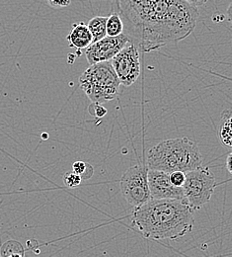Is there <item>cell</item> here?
Segmentation results:
<instances>
[{"label":"cell","instance_id":"cell-1","mask_svg":"<svg viewBox=\"0 0 232 257\" xmlns=\"http://www.w3.org/2000/svg\"><path fill=\"white\" fill-rule=\"evenodd\" d=\"M114 4L143 53L186 39L194 32L199 18V9L190 0H126Z\"/></svg>","mask_w":232,"mask_h":257},{"label":"cell","instance_id":"cell-2","mask_svg":"<svg viewBox=\"0 0 232 257\" xmlns=\"http://www.w3.org/2000/svg\"><path fill=\"white\" fill-rule=\"evenodd\" d=\"M133 225L149 239L175 240L191 232L194 211L185 200H152L135 208Z\"/></svg>","mask_w":232,"mask_h":257},{"label":"cell","instance_id":"cell-3","mask_svg":"<svg viewBox=\"0 0 232 257\" xmlns=\"http://www.w3.org/2000/svg\"><path fill=\"white\" fill-rule=\"evenodd\" d=\"M202 156L196 142L187 137L168 139L150 148L146 156L148 169L168 174L187 173L202 166Z\"/></svg>","mask_w":232,"mask_h":257},{"label":"cell","instance_id":"cell-4","mask_svg":"<svg viewBox=\"0 0 232 257\" xmlns=\"http://www.w3.org/2000/svg\"><path fill=\"white\" fill-rule=\"evenodd\" d=\"M82 91L92 103L114 100L121 93V83L110 62L89 65L79 77Z\"/></svg>","mask_w":232,"mask_h":257},{"label":"cell","instance_id":"cell-5","mask_svg":"<svg viewBox=\"0 0 232 257\" xmlns=\"http://www.w3.org/2000/svg\"><path fill=\"white\" fill-rule=\"evenodd\" d=\"M215 186L214 174L208 167L201 166L186 173V181L182 187L184 199L193 211L199 210L210 201Z\"/></svg>","mask_w":232,"mask_h":257},{"label":"cell","instance_id":"cell-6","mask_svg":"<svg viewBox=\"0 0 232 257\" xmlns=\"http://www.w3.org/2000/svg\"><path fill=\"white\" fill-rule=\"evenodd\" d=\"M147 172L146 164H138L130 167L121 178V192L134 209L150 200Z\"/></svg>","mask_w":232,"mask_h":257},{"label":"cell","instance_id":"cell-7","mask_svg":"<svg viewBox=\"0 0 232 257\" xmlns=\"http://www.w3.org/2000/svg\"><path fill=\"white\" fill-rule=\"evenodd\" d=\"M110 63L121 85L125 87L133 85L140 74L139 51L134 43H129Z\"/></svg>","mask_w":232,"mask_h":257},{"label":"cell","instance_id":"cell-8","mask_svg":"<svg viewBox=\"0 0 232 257\" xmlns=\"http://www.w3.org/2000/svg\"><path fill=\"white\" fill-rule=\"evenodd\" d=\"M129 43H132V40L124 33L117 37L106 36L85 50V57L89 65L110 62Z\"/></svg>","mask_w":232,"mask_h":257},{"label":"cell","instance_id":"cell-9","mask_svg":"<svg viewBox=\"0 0 232 257\" xmlns=\"http://www.w3.org/2000/svg\"><path fill=\"white\" fill-rule=\"evenodd\" d=\"M147 181L152 200H185L183 188L174 186L166 172L148 169Z\"/></svg>","mask_w":232,"mask_h":257},{"label":"cell","instance_id":"cell-10","mask_svg":"<svg viewBox=\"0 0 232 257\" xmlns=\"http://www.w3.org/2000/svg\"><path fill=\"white\" fill-rule=\"evenodd\" d=\"M67 41L70 48L76 49L77 52H81L82 50H86L92 44V36L85 23H73L70 32L67 36Z\"/></svg>","mask_w":232,"mask_h":257},{"label":"cell","instance_id":"cell-11","mask_svg":"<svg viewBox=\"0 0 232 257\" xmlns=\"http://www.w3.org/2000/svg\"><path fill=\"white\" fill-rule=\"evenodd\" d=\"M232 112L230 109H227L222 112L221 114V120L219 124V138L223 146L230 148L231 147L232 137Z\"/></svg>","mask_w":232,"mask_h":257},{"label":"cell","instance_id":"cell-12","mask_svg":"<svg viewBox=\"0 0 232 257\" xmlns=\"http://www.w3.org/2000/svg\"><path fill=\"white\" fill-rule=\"evenodd\" d=\"M106 22H107L106 16H95L88 21V24L86 26L92 36V43L98 42L101 39L107 36Z\"/></svg>","mask_w":232,"mask_h":257},{"label":"cell","instance_id":"cell-13","mask_svg":"<svg viewBox=\"0 0 232 257\" xmlns=\"http://www.w3.org/2000/svg\"><path fill=\"white\" fill-rule=\"evenodd\" d=\"M124 32V22L121 15L115 10L107 17L106 33L108 37H117Z\"/></svg>","mask_w":232,"mask_h":257},{"label":"cell","instance_id":"cell-14","mask_svg":"<svg viewBox=\"0 0 232 257\" xmlns=\"http://www.w3.org/2000/svg\"><path fill=\"white\" fill-rule=\"evenodd\" d=\"M0 253L1 257H24V249L18 241L9 240L2 245Z\"/></svg>","mask_w":232,"mask_h":257},{"label":"cell","instance_id":"cell-15","mask_svg":"<svg viewBox=\"0 0 232 257\" xmlns=\"http://www.w3.org/2000/svg\"><path fill=\"white\" fill-rule=\"evenodd\" d=\"M64 184L68 187V188H74L77 187L81 184L82 179L79 175L73 173L72 171H68L66 172L64 175Z\"/></svg>","mask_w":232,"mask_h":257},{"label":"cell","instance_id":"cell-16","mask_svg":"<svg viewBox=\"0 0 232 257\" xmlns=\"http://www.w3.org/2000/svg\"><path fill=\"white\" fill-rule=\"evenodd\" d=\"M88 112H89L90 116H92L96 119H102L107 115L108 110L101 104L91 103L90 106L88 107Z\"/></svg>","mask_w":232,"mask_h":257},{"label":"cell","instance_id":"cell-17","mask_svg":"<svg viewBox=\"0 0 232 257\" xmlns=\"http://www.w3.org/2000/svg\"><path fill=\"white\" fill-rule=\"evenodd\" d=\"M169 178H170V182L174 186L182 188L184 186L185 181H186V173L181 172V171L172 172V173L169 174Z\"/></svg>","mask_w":232,"mask_h":257},{"label":"cell","instance_id":"cell-18","mask_svg":"<svg viewBox=\"0 0 232 257\" xmlns=\"http://www.w3.org/2000/svg\"><path fill=\"white\" fill-rule=\"evenodd\" d=\"M85 168H86V162H84V161H75L72 164V170H73L72 172L79 176H81L83 174Z\"/></svg>","mask_w":232,"mask_h":257},{"label":"cell","instance_id":"cell-19","mask_svg":"<svg viewBox=\"0 0 232 257\" xmlns=\"http://www.w3.org/2000/svg\"><path fill=\"white\" fill-rule=\"evenodd\" d=\"M93 174H94L93 166L91 164H89V163H86V168H85L83 174L80 177H81L82 181L83 180H88V179H90L93 176Z\"/></svg>","mask_w":232,"mask_h":257},{"label":"cell","instance_id":"cell-20","mask_svg":"<svg viewBox=\"0 0 232 257\" xmlns=\"http://www.w3.org/2000/svg\"><path fill=\"white\" fill-rule=\"evenodd\" d=\"M48 5L52 6L53 8H60V7H67L68 5H70V0L67 1H56V0H48L47 1Z\"/></svg>","mask_w":232,"mask_h":257},{"label":"cell","instance_id":"cell-21","mask_svg":"<svg viewBox=\"0 0 232 257\" xmlns=\"http://www.w3.org/2000/svg\"><path fill=\"white\" fill-rule=\"evenodd\" d=\"M232 155L231 153H229L228 154V156H227V158H226V167H227V170H228V172L229 173H231V159Z\"/></svg>","mask_w":232,"mask_h":257},{"label":"cell","instance_id":"cell-22","mask_svg":"<svg viewBox=\"0 0 232 257\" xmlns=\"http://www.w3.org/2000/svg\"><path fill=\"white\" fill-rule=\"evenodd\" d=\"M41 137H42V139H48V138H49V136H48L47 133H42Z\"/></svg>","mask_w":232,"mask_h":257}]
</instances>
